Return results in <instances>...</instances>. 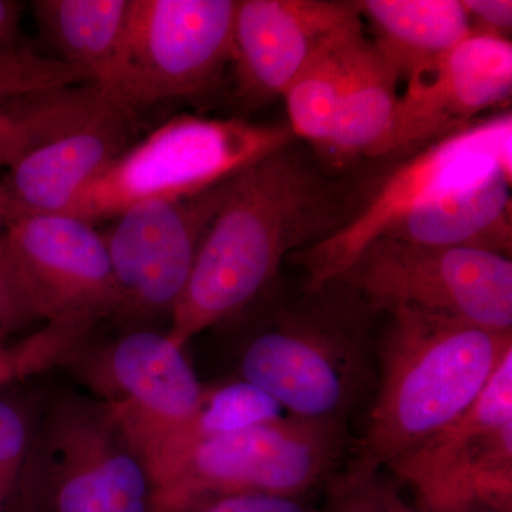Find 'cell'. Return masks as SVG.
I'll use <instances>...</instances> for the list:
<instances>
[{"instance_id":"6da1fadb","label":"cell","mask_w":512,"mask_h":512,"mask_svg":"<svg viewBox=\"0 0 512 512\" xmlns=\"http://www.w3.org/2000/svg\"><path fill=\"white\" fill-rule=\"evenodd\" d=\"M336 195L311 158L291 146L234 175L202 239L168 338L185 348L231 319L274 281L285 258L339 227Z\"/></svg>"},{"instance_id":"7a4b0ae2","label":"cell","mask_w":512,"mask_h":512,"mask_svg":"<svg viewBox=\"0 0 512 512\" xmlns=\"http://www.w3.org/2000/svg\"><path fill=\"white\" fill-rule=\"evenodd\" d=\"M376 349V389L343 481L375 476L471 406L512 350V332L396 309Z\"/></svg>"},{"instance_id":"3957f363","label":"cell","mask_w":512,"mask_h":512,"mask_svg":"<svg viewBox=\"0 0 512 512\" xmlns=\"http://www.w3.org/2000/svg\"><path fill=\"white\" fill-rule=\"evenodd\" d=\"M372 309L338 281L306 288L239 349L238 379L255 384L288 416L348 426L375 389Z\"/></svg>"},{"instance_id":"277c9868","label":"cell","mask_w":512,"mask_h":512,"mask_svg":"<svg viewBox=\"0 0 512 512\" xmlns=\"http://www.w3.org/2000/svg\"><path fill=\"white\" fill-rule=\"evenodd\" d=\"M23 512H157L158 485L110 403L56 389L33 406Z\"/></svg>"},{"instance_id":"5b68a950","label":"cell","mask_w":512,"mask_h":512,"mask_svg":"<svg viewBox=\"0 0 512 512\" xmlns=\"http://www.w3.org/2000/svg\"><path fill=\"white\" fill-rule=\"evenodd\" d=\"M293 138L288 124L183 114L128 147L62 214L94 224L144 202L191 197L291 146Z\"/></svg>"},{"instance_id":"8992f818","label":"cell","mask_w":512,"mask_h":512,"mask_svg":"<svg viewBox=\"0 0 512 512\" xmlns=\"http://www.w3.org/2000/svg\"><path fill=\"white\" fill-rule=\"evenodd\" d=\"M400 160L348 221L289 256L305 269L306 288L338 278L404 215L494 178H511V110L476 120Z\"/></svg>"},{"instance_id":"52a82bcc","label":"cell","mask_w":512,"mask_h":512,"mask_svg":"<svg viewBox=\"0 0 512 512\" xmlns=\"http://www.w3.org/2000/svg\"><path fill=\"white\" fill-rule=\"evenodd\" d=\"M333 281L375 313L413 309L512 332L510 256L377 238Z\"/></svg>"},{"instance_id":"ba28073f","label":"cell","mask_w":512,"mask_h":512,"mask_svg":"<svg viewBox=\"0 0 512 512\" xmlns=\"http://www.w3.org/2000/svg\"><path fill=\"white\" fill-rule=\"evenodd\" d=\"M237 0H130L106 96L140 107L210 89L234 59Z\"/></svg>"},{"instance_id":"9c48e42d","label":"cell","mask_w":512,"mask_h":512,"mask_svg":"<svg viewBox=\"0 0 512 512\" xmlns=\"http://www.w3.org/2000/svg\"><path fill=\"white\" fill-rule=\"evenodd\" d=\"M345 448V427L288 414L200 441L158 488V510L208 494L306 497L333 480Z\"/></svg>"},{"instance_id":"30bf717a","label":"cell","mask_w":512,"mask_h":512,"mask_svg":"<svg viewBox=\"0 0 512 512\" xmlns=\"http://www.w3.org/2000/svg\"><path fill=\"white\" fill-rule=\"evenodd\" d=\"M64 365L116 409L157 483L207 390L184 348L167 333L136 329L96 355L82 343Z\"/></svg>"},{"instance_id":"8fae6325","label":"cell","mask_w":512,"mask_h":512,"mask_svg":"<svg viewBox=\"0 0 512 512\" xmlns=\"http://www.w3.org/2000/svg\"><path fill=\"white\" fill-rule=\"evenodd\" d=\"M231 178L191 197L138 204L114 218L103 237L121 296V315L173 313Z\"/></svg>"},{"instance_id":"7c38bea8","label":"cell","mask_w":512,"mask_h":512,"mask_svg":"<svg viewBox=\"0 0 512 512\" xmlns=\"http://www.w3.org/2000/svg\"><path fill=\"white\" fill-rule=\"evenodd\" d=\"M3 245L40 319L93 330L121 315L103 234L63 214H13Z\"/></svg>"},{"instance_id":"4fadbf2b","label":"cell","mask_w":512,"mask_h":512,"mask_svg":"<svg viewBox=\"0 0 512 512\" xmlns=\"http://www.w3.org/2000/svg\"><path fill=\"white\" fill-rule=\"evenodd\" d=\"M512 93V43L473 33L450 53L407 79L389 131L372 158L414 151L474 123Z\"/></svg>"},{"instance_id":"5bb4252c","label":"cell","mask_w":512,"mask_h":512,"mask_svg":"<svg viewBox=\"0 0 512 512\" xmlns=\"http://www.w3.org/2000/svg\"><path fill=\"white\" fill-rule=\"evenodd\" d=\"M360 18L355 2L239 0L232 59L239 99L259 106L284 96L313 53Z\"/></svg>"},{"instance_id":"9a60e30c","label":"cell","mask_w":512,"mask_h":512,"mask_svg":"<svg viewBox=\"0 0 512 512\" xmlns=\"http://www.w3.org/2000/svg\"><path fill=\"white\" fill-rule=\"evenodd\" d=\"M511 421L512 350L466 412L386 470L412 488L423 512H471L480 508L474 485L485 451Z\"/></svg>"},{"instance_id":"2e32d148","label":"cell","mask_w":512,"mask_h":512,"mask_svg":"<svg viewBox=\"0 0 512 512\" xmlns=\"http://www.w3.org/2000/svg\"><path fill=\"white\" fill-rule=\"evenodd\" d=\"M131 114L111 106L89 123L36 148L6 170L18 214H62L128 148Z\"/></svg>"},{"instance_id":"e0dca14e","label":"cell","mask_w":512,"mask_h":512,"mask_svg":"<svg viewBox=\"0 0 512 512\" xmlns=\"http://www.w3.org/2000/svg\"><path fill=\"white\" fill-rule=\"evenodd\" d=\"M396 72L362 25L349 30L342 45V89L338 123L322 156L335 167L372 158L389 131L399 96Z\"/></svg>"},{"instance_id":"ac0fdd59","label":"cell","mask_w":512,"mask_h":512,"mask_svg":"<svg viewBox=\"0 0 512 512\" xmlns=\"http://www.w3.org/2000/svg\"><path fill=\"white\" fill-rule=\"evenodd\" d=\"M512 178L498 177L404 215L380 238L510 256Z\"/></svg>"},{"instance_id":"d6986e66","label":"cell","mask_w":512,"mask_h":512,"mask_svg":"<svg viewBox=\"0 0 512 512\" xmlns=\"http://www.w3.org/2000/svg\"><path fill=\"white\" fill-rule=\"evenodd\" d=\"M360 16L372 23L373 43L397 77L409 79L473 35L463 0H362Z\"/></svg>"},{"instance_id":"ffe728a7","label":"cell","mask_w":512,"mask_h":512,"mask_svg":"<svg viewBox=\"0 0 512 512\" xmlns=\"http://www.w3.org/2000/svg\"><path fill=\"white\" fill-rule=\"evenodd\" d=\"M130 0H39L37 22L60 53L90 83L106 90L123 37Z\"/></svg>"},{"instance_id":"44dd1931","label":"cell","mask_w":512,"mask_h":512,"mask_svg":"<svg viewBox=\"0 0 512 512\" xmlns=\"http://www.w3.org/2000/svg\"><path fill=\"white\" fill-rule=\"evenodd\" d=\"M116 106L92 83L35 94L0 106V167L12 168L36 148Z\"/></svg>"},{"instance_id":"7402d4cb","label":"cell","mask_w":512,"mask_h":512,"mask_svg":"<svg viewBox=\"0 0 512 512\" xmlns=\"http://www.w3.org/2000/svg\"><path fill=\"white\" fill-rule=\"evenodd\" d=\"M330 37L313 53L285 90L289 128L323 154L338 123L342 89V45L349 30Z\"/></svg>"},{"instance_id":"603a6c76","label":"cell","mask_w":512,"mask_h":512,"mask_svg":"<svg viewBox=\"0 0 512 512\" xmlns=\"http://www.w3.org/2000/svg\"><path fill=\"white\" fill-rule=\"evenodd\" d=\"M284 416V410L269 394L245 380L237 379L220 386L207 387L200 412L178 440L173 456L158 481V488L185 453L200 441L238 433Z\"/></svg>"},{"instance_id":"cb8c5ba5","label":"cell","mask_w":512,"mask_h":512,"mask_svg":"<svg viewBox=\"0 0 512 512\" xmlns=\"http://www.w3.org/2000/svg\"><path fill=\"white\" fill-rule=\"evenodd\" d=\"M89 83L76 67L20 46L0 55V106L12 101Z\"/></svg>"},{"instance_id":"d4e9b609","label":"cell","mask_w":512,"mask_h":512,"mask_svg":"<svg viewBox=\"0 0 512 512\" xmlns=\"http://www.w3.org/2000/svg\"><path fill=\"white\" fill-rule=\"evenodd\" d=\"M67 349L66 336L52 326H43L12 345L0 342V389L60 366Z\"/></svg>"},{"instance_id":"484cf974","label":"cell","mask_w":512,"mask_h":512,"mask_svg":"<svg viewBox=\"0 0 512 512\" xmlns=\"http://www.w3.org/2000/svg\"><path fill=\"white\" fill-rule=\"evenodd\" d=\"M32 429L33 406H23L0 393V480L19 495L20 501Z\"/></svg>"},{"instance_id":"4316f807","label":"cell","mask_w":512,"mask_h":512,"mask_svg":"<svg viewBox=\"0 0 512 512\" xmlns=\"http://www.w3.org/2000/svg\"><path fill=\"white\" fill-rule=\"evenodd\" d=\"M328 485L329 503L322 512H423L404 503L382 471L359 481L333 477Z\"/></svg>"},{"instance_id":"83f0119b","label":"cell","mask_w":512,"mask_h":512,"mask_svg":"<svg viewBox=\"0 0 512 512\" xmlns=\"http://www.w3.org/2000/svg\"><path fill=\"white\" fill-rule=\"evenodd\" d=\"M158 512H322L306 497L261 493L208 494Z\"/></svg>"},{"instance_id":"f1b7e54d","label":"cell","mask_w":512,"mask_h":512,"mask_svg":"<svg viewBox=\"0 0 512 512\" xmlns=\"http://www.w3.org/2000/svg\"><path fill=\"white\" fill-rule=\"evenodd\" d=\"M39 320L42 319L0 238V342Z\"/></svg>"},{"instance_id":"f546056e","label":"cell","mask_w":512,"mask_h":512,"mask_svg":"<svg viewBox=\"0 0 512 512\" xmlns=\"http://www.w3.org/2000/svg\"><path fill=\"white\" fill-rule=\"evenodd\" d=\"M473 33L504 37L512 28L511 0H463Z\"/></svg>"},{"instance_id":"4dcf8cb0","label":"cell","mask_w":512,"mask_h":512,"mask_svg":"<svg viewBox=\"0 0 512 512\" xmlns=\"http://www.w3.org/2000/svg\"><path fill=\"white\" fill-rule=\"evenodd\" d=\"M22 5L13 0H0V52L20 47L18 43Z\"/></svg>"},{"instance_id":"1f68e13d","label":"cell","mask_w":512,"mask_h":512,"mask_svg":"<svg viewBox=\"0 0 512 512\" xmlns=\"http://www.w3.org/2000/svg\"><path fill=\"white\" fill-rule=\"evenodd\" d=\"M0 512H23L22 501L15 491L0 480Z\"/></svg>"},{"instance_id":"d6a6232c","label":"cell","mask_w":512,"mask_h":512,"mask_svg":"<svg viewBox=\"0 0 512 512\" xmlns=\"http://www.w3.org/2000/svg\"><path fill=\"white\" fill-rule=\"evenodd\" d=\"M13 214H15V208H13L5 185L2 183V178H0V238L5 234Z\"/></svg>"},{"instance_id":"836d02e7","label":"cell","mask_w":512,"mask_h":512,"mask_svg":"<svg viewBox=\"0 0 512 512\" xmlns=\"http://www.w3.org/2000/svg\"><path fill=\"white\" fill-rule=\"evenodd\" d=\"M471 512H500V511L491 510V508L480 507V508H476V510H473Z\"/></svg>"},{"instance_id":"e575fe53","label":"cell","mask_w":512,"mask_h":512,"mask_svg":"<svg viewBox=\"0 0 512 512\" xmlns=\"http://www.w3.org/2000/svg\"><path fill=\"white\" fill-rule=\"evenodd\" d=\"M6 52H8V50H6ZM2 53H5V52H0V55H2Z\"/></svg>"}]
</instances>
